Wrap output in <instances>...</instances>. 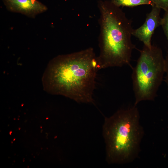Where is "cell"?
<instances>
[{
    "mask_svg": "<svg viewBox=\"0 0 168 168\" xmlns=\"http://www.w3.org/2000/svg\"><path fill=\"white\" fill-rule=\"evenodd\" d=\"M154 5L163 9L165 11L168 9V0H152Z\"/></svg>",
    "mask_w": 168,
    "mask_h": 168,
    "instance_id": "9",
    "label": "cell"
},
{
    "mask_svg": "<svg viewBox=\"0 0 168 168\" xmlns=\"http://www.w3.org/2000/svg\"><path fill=\"white\" fill-rule=\"evenodd\" d=\"M161 25L168 40V9L165 11L164 16L162 18Z\"/></svg>",
    "mask_w": 168,
    "mask_h": 168,
    "instance_id": "8",
    "label": "cell"
},
{
    "mask_svg": "<svg viewBox=\"0 0 168 168\" xmlns=\"http://www.w3.org/2000/svg\"><path fill=\"white\" fill-rule=\"evenodd\" d=\"M140 52L132 74L135 106L143 100H154L165 74V58L160 48L144 45Z\"/></svg>",
    "mask_w": 168,
    "mask_h": 168,
    "instance_id": "4",
    "label": "cell"
},
{
    "mask_svg": "<svg viewBox=\"0 0 168 168\" xmlns=\"http://www.w3.org/2000/svg\"><path fill=\"white\" fill-rule=\"evenodd\" d=\"M97 57L90 48L58 56L49 63L43 74L44 90L78 103H94L93 94L97 73Z\"/></svg>",
    "mask_w": 168,
    "mask_h": 168,
    "instance_id": "1",
    "label": "cell"
},
{
    "mask_svg": "<svg viewBox=\"0 0 168 168\" xmlns=\"http://www.w3.org/2000/svg\"><path fill=\"white\" fill-rule=\"evenodd\" d=\"M165 81L168 88V52L165 58Z\"/></svg>",
    "mask_w": 168,
    "mask_h": 168,
    "instance_id": "10",
    "label": "cell"
},
{
    "mask_svg": "<svg viewBox=\"0 0 168 168\" xmlns=\"http://www.w3.org/2000/svg\"><path fill=\"white\" fill-rule=\"evenodd\" d=\"M4 3L10 11L31 17L47 9L46 6L37 0H4Z\"/></svg>",
    "mask_w": 168,
    "mask_h": 168,
    "instance_id": "6",
    "label": "cell"
},
{
    "mask_svg": "<svg viewBox=\"0 0 168 168\" xmlns=\"http://www.w3.org/2000/svg\"><path fill=\"white\" fill-rule=\"evenodd\" d=\"M98 6L101 14L99 69L130 65L135 48L131 40V21L111 1H100Z\"/></svg>",
    "mask_w": 168,
    "mask_h": 168,
    "instance_id": "2",
    "label": "cell"
},
{
    "mask_svg": "<svg viewBox=\"0 0 168 168\" xmlns=\"http://www.w3.org/2000/svg\"><path fill=\"white\" fill-rule=\"evenodd\" d=\"M152 6L151 11L147 14L145 22L140 27L133 29L132 35L142 42L144 45L150 48L151 39L156 29L161 25V8L155 5Z\"/></svg>",
    "mask_w": 168,
    "mask_h": 168,
    "instance_id": "5",
    "label": "cell"
},
{
    "mask_svg": "<svg viewBox=\"0 0 168 168\" xmlns=\"http://www.w3.org/2000/svg\"><path fill=\"white\" fill-rule=\"evenodd\" d=\"M111 2L119 7H132L142 5H154L152 0H111Z\"/></svg>",
    "mask_w": 168,
    "mask_h": 168,
    "instance_id": "7",
    "label": "cell"
},
{
    "mask_svg": "<svg viewBox=\"0 0 168 168\" xmlns=\"http://www.w3.org/2000/svg\"><path fill=\"white\" fill-rule=\"evenodd\" d=\"M139 118V112L135 105L120 109L105 118L103 134L109 163H129L138 157L144 134Z\"/></svg>",
    "mask_w": 168,
    "mask_h": 168,
    "instance_id": "3",
    "label": "cell"
}]
</instances>
